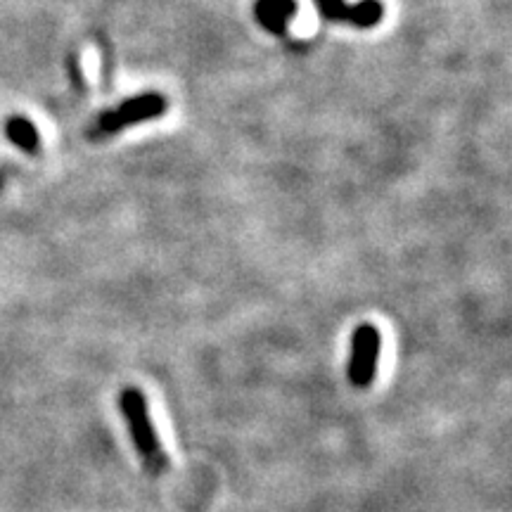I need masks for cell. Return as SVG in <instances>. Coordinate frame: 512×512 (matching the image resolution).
Here are the masks:
<instances>
[{
	"mask_svg": "<svg viewBox=\"0 0 512 512\" xmlns=\"http://www.w3.org/2000/svg\"><path fill=\"white\" fill-rule=\"evenodd\" d=\"M119 408L121 418L126 422V430L131 434V441L133 446H136L140 460H143L145 470L155 477L162 475L166 467H169V460H166L162 439H159L155 422H152L145 394L140 392L138 387H126L124 392L119 394Z\"/></svg>",
	"mask_w": 512,
	"mask_h": 512,
	"instance_id": "1",
	"label": "cell"
},
{
	"mask_svg": "<svg viewBox=\"0 0 512 512\" xmlns=\"http://www.w3.org/2000/svg\"><path fill=\"white\" fill-rule=\"evenodd\" d=\"M166 112V98L157 91H147L140 95H133L114 107L107 110L102 117L95 121L93 126V138H110L117 136L119 131H124L128 126H138L143 121L159 119Z\"/></svg>",
	"mask_w": 512,
	"mask_h": 512,
	"instance_id": "2",
	"label": "cell"
},
{
	"mask_svg": "<svg viewBox=\"0 0 512 512\" xmlns=\"http://www.w3.org/2000/svg\"><path fill=\"white\" fill-rule=\"evenodd\" d=\"M382 351V335L375 325L363 323L354 330L351 337V354L347 377L356 389H366L373 384L377 373V361H380Z\"/></svg>",
	"mask_w": 512,
	"mask_h": 512,
	"instance_id": "3",
	"label": "cell"
},
{
	"mask_svg": "<svg viewBox=\"0 0 512 512\" xmlns=\"http://www.w3.org/2000/svg\"><path fill=\"white\" fill-rule=\"evenodd\" d=\"M254 15L266 31L283 36L290 27V19L297 15V0H256Z\"/></svg>",
	"mask_w": 512,
	"mask_h": 512,
	"instance_id": "4",
	"label": "cell"
},
{
	"mask_svg": "<svg viewBox=\"0 0 512 512\" xmlns=\"http://www.w3.org/2000/svg\"><path fill=\"white\" fill-rule=\"evenodd\" d=\"M384 17V5L382 0H361V3L349 5L347 12V22L356 29H373L382 22Z\"/></svg>",
	"mask_w": 512,
	"mask_h": 512,
	"instance_id": "5",
	"label": "cell"
},
{
	"mask_svg": "<svg viewBox=\"0 0 512 512\" xmlns=\"http://www.w3.org/2000/svg\"><path fill=\"white\" fill-rule=\"evenodd\" d=\"M8 133H10L12 143L22 147V150L29 152V155H34V152L38 150V145H41L36 128L31 126L27 119H12L8 124Z\"/></svg>",
	"mask_w": 512,
	"mask_h": 512,
	"instance_id": "6",
	"label": "cell"
},
{
	"mask_svg": "<svg viewBox=\"0 0 512 512\" xmlns=\"http://www.w3.org/2000/svg\"><path fill=\"white\" fill-rule=\"evenodd\" d=\"M316 8L320 12V17L328 19V22H347V0H316Z\"/></svg>",
	"mask_w": 512,
	"mask_h": 512,
	"instance_id": "7",
	"label": "cell"
}]
</instances>
